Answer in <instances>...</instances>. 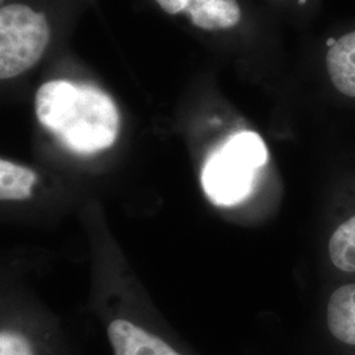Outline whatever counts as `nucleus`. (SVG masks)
Here are the masks:
<instances>
[{
    "instance_id": "nucleus-2",
    "label": "nucleus",
    "mask_w": 355,
    "mask_h": 355,
    "mask_svg": "<svg viewBox=\"0 0 355 355\" xmlns=\"http://www.w3.org/2000/svg\"><path fill=\"white\" fill-rule=\"evenodd\" d=\"M267 149L259 135L240 132L232 136L205 162L204 191L217 205L242 202L252 191L257 171L266 165Z\"/></svg>"
},
{
    "instance_id": "nucleus-9",
    "label": "nucleus",
    "mask_w": 355,
    "mask_h": 355,
    "mask_svg": "<svg viewBox=\"0 0 355 355\" xmlns=\"http://www.w3.org/2000/svg\"><path fill=\"white\" fill-rule=\"evenodd\" d=\"M331 263L345 272H355V216L343 221L329 240Z\"/></svg>"
},
{
    "instance_id": "nucleus-1",
    "label": "nucleus",
    "mask_w": 355,
    "mask_h": 355,
    "mask_svg": "<svg viewBox=\"0 0 355 355\" xmlns=\"http://www.w3.org/2000/svg\"><path fill=\"white\" fill-rule=\"evenodd\" d=\"M38 121L71 152L92 154L110 148L119 133L114 101L94 86L51 80L36 94Z\"/></svg>"
},
{
    "instance_id": "nucleus-8",
    "label": "nucleus",
    "mask_w": 355,
    "mask_h": 355,
    "mask_svg": "<svg viewBox=\"0 0 355 355\" xmlns=\"http://www.w3.org/2000/svg\"><path fill=\"white\" fill-rule=\"evenodd\" d=\"M37 175L23 166L10 161H0V198L1 200H23L32 193Z\"/></svg>"
},
{
    "instance_id": "nucleus-10",
    "label": "nucleus",
    "mask_w": 355,
    "mask_h": 355,
    "mask_svg": "<svg viewBox=\"0 0 355 355\" xmlns=\"http://www.w3.org/2000/svg\"><path fill=\"white\" fill-rule=\"evenodd\" d=\"M0 355H35L24 336L13 331H1Z\"/></svg>"
},
{
    "instance_id": "nucleus-5",
    "label": "nucleus",
    "mask_w": 355,
    "mask_h": 355,
    "mask_svg": "<svg viewBox=\"0 0 355 355\" xmlns=\"http://www.w3.org/2000/svg\"><path fill=\"white\" fill-rule=\"evenodd\" d=\"M327 70L334 89L355 98V31L331 45L327 54Z\"/></svg>"
},
{
    "instance_id": "nucleus-4",
    "label": "nucleus",
    "mask_w": 355,
    "mask_h": 355,
    "mask_svg": "<svg viewBox=\"0 0 355 355\" xmlns=\"http://www.w3.org/2000/svg\"><path fill=\"white\" fill-rule=\"evenodd\" d=\"M114 355H180L171 346L127 320H114L108 328Z\"/></svg>"
},
{
    "instance_id": "nucleus-3",
    "label": "nucleus",
    "mask_w": 355,
    "mask_h": 355,
    "mask_svg": "<svg viewBox=\"0 0 355 355\" xmlns=\"http://www.w3.org/2000/svg\"><path fill=\"white\" fill-rule=\"evenodd\" d=\"M44 13L24 4H10L0 11V78L11 79L37 64L49 44Z\"/></svg>"
},
{
    "instance_id": "nucleus-6",
    "label": "nucleus",
    "mask_w": 355,
    "mask_h": 355,
    "mask_svg": "<svg viewBox=\"0 0 355 355\" xmlns=\"http://www.w3.org/2000/svg\"><path fill=\"white\" fill-rule=\"evenodd\" d=\"M186 12L193 26L207 31L233 28L241 20L237 0H190Z\"/></svg>"
},
{
    "instance_id": "nucleus-11",
    "label": "nucleus",
    "mask_w": 355,
    "mask_h": 355,
    "mask_svg": "<svg viewBox=\"0 0 355 355\" xmlns=\"http://www.w3.org/2000/svg\"><path fill=\"white\" fill-rule=\"evenodd\" d=\"M159 7L170 15H175L179 12H186L190 0H155Z\"/></svg>"
},
{
    "instance_id": "nucleus-7",
    "label": "nucleus",
    "mask_w": 355,
    "mask_h": 355,
    "mask_svg": "<svg viewBox=\"0 0 355 355\" xmlns=\"http://www.w3.org/2000/svg\"><path fill=\"white\" fill-rule=\"evenodd\" d=\"M327 318L330 333L338 341L355 346V283L331 293Z\"/></svg>"
}]
</instances>
